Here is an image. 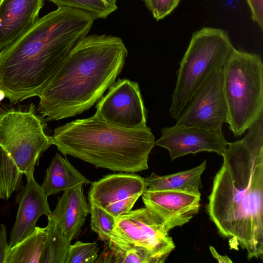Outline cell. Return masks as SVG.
Segmentation results:
<instances>
[{
    "instance_id": "52a82bcc",
    "label": "cell",
    "mask_w": 263,
    "mask_h": 263,
    "mask_svg": "<svg viewBox=\"0 0 263 263\" xmlns=\"http://www.w3.org/2000/svg\"><path fill=\"white\" fill-rule=\"evenodd\" d=\"M0 102V149L15 167L37 164L52 145L46 120L31 103Z\"/></svg>"
},
{
    "instance_id": "3957f363",
    "label": "cell",
    "mask_w": 263,
    "mask_h": 263,
    "mask_svg": "<svg viewBox=\"0 0 263 263\" xmlns=\"http://www.w3.org/2000/svg\"><path fill=\"white\" fill-rule=\"evenodd\" d=\"M127 55L120 37L105 34L83 37L39 95L37 112L46 121H52L88 110L116 82Z\"/></svg>"
},
{
    "instance_id": "7a4b0ae2",
    "label": "cell",
    "mask_w": 263,
    "mask_h": 263,
    "mask_svg": "<svg viewBox=\"0 0 263 263\" xmlns=\"http://www.w3.org/2000/svg\"><path fill=\"white\" fill-rule=\"evenodd\" d=\"M95 20L86 11L58 7L0 51V89L9 102L39 97Z\"/></svg>"
},
{
    "instance_id": "d4e9b609",
    "label": "cell",
    "mask_w": 263,
    "mask_h": 263,
    "mask_svg": "<svg viewBox=\"0 0 263 263\" xmlns=\"http://www.w3.org/2000/svg\"><path fill=\"white\" fill-rule=\"evenodd\" d=\"M181 0H149L147 9L157 21L171 13Z\"/></svg>"
},
{
    "instance_id": "8fae6325",
    "label": "cell",
    "mask_w": 263,
    "mask_h": 263,
    "mask_svg": "<svg viewBox=\"0 0 263 263\" xmlns=\"http://www.w3.org/2000/svg\"><path fill=\"white\" fill-rule=\"evenodd\" d=\"M161 136L155 144L168 150L172 160L201 152L222 155L229 142L222 130H214L175 124L161 130Z\"/></svg>"
},
{
    "instance_id": "cb8c5ba5",
    "label": "cell",
    "mask_w": 263,
    "mask_h": 263,
    "mask_svg": "<svg viewBox=\"0 0 263 263\" xmlns=\"http://www.w3.org/2000/svg\"><path fill=\"white\" fill-rule=\"evenodd\" d=\"M98 243L77 241L70 246L65 263H94L98 257Z\"/></svg>"
},
{
    "instance_id": "277c9868",
    "label": "cell",
    "mask_w": 263,
    "mask_h": 263,
    "mask_svg": "<svg viewBox=\"0 0 263 263\" xmlns=\"http://www.w3.org/2000/svg\"><path fill=\"white\" fill-rule=\"evenodd\" d=\"M155 136L147 126L128 129L107 123L96 113L71 121L54 130L52 144L97 167L134 173L148 168Z\"/></svg>"
},
{
    "instance_id": "4fadbf2b",
    "label": "cell",
    "mask_w": 263,
    "mask_h": 263,
    "mask_svg": "<svg viewBox=\"0 0 263 263\" xmlns=\"http://www.w3.org/2000/svg\"><path fill=\"white\" fill-rule=\"evenodd\" d=\"M27 182L17 199L18 208L9 240L10 248L30 234L39 218L51 213L48 196L34 179V174L26 176Z\"/></svg>"
},
{
    "instance_id": "e0dca14e",
    "label": "cell",
    "mask_w": 263,
    "mask_h": 263,
    "mask_svg": "<svg viewBox=\"0 0 263 263\" xmlns=\"http://www.w3.org/2000/svg\"><path fill=\"white\" fill-rule=\"evenodd\" d=\"M90 183L66 157L57 153L46 170L41 186L49 196Z\"/></svg>"
},
{
    "instance_id": "603a6c76",
    "label": "cell",
    "mask_w": 263,
    "mask_h": 263,
    "mask_svg": "<svg viewBox=\"0 0 263 263\" xmlns=\"http://www.w3.org/2000/svg\"><path fill=\"white\" fill-rule=\"evenodd\" d=\"M58 7L77 9L91 14L96 19H104L112 12L100 0H47Z\"/></svg>"
},
{
    "instance_id": "7402d4cb",
    "label": "cell",
    "mask_w": 263,
    "mask_h": 263,
    "mask_svg": "<svg viewBox=\"0 0 263 263\" xmlns=\"http://www.w3.org/2000/svg\"><path fill=\"white\" fill-rule=\"evenodd\" d=\"M89 205L91 229L105 243L111 238L116 218L96 204L89 203Z\"/></svg>"
},
{
    "instance_id": "44dd1931",
    "label": "cell",
    "mask_w": 263,
    "mask_h": 263,
    "mask_svg": "<svg viewBox=\"0 0 263 263\" xmlns=\"http://www.w3.org/2000/svg\"><path fill=\"white\" fill-rule=\"evenodd\" d=\"M97 262L154 263V261L143 251L135 248L120 249L105 244L103 251L96 261Z\"/></svg>"
},
{
    "instance_id": "9a60e30c",
    "label": "cell",
    "mask_w": 263,
    "mask_h": 263,
    "mask_svg": "<svg viewBox=\"0 0 263 263\" xmlns=\"http://www.w3.org/2000/svg\"><path fill=\"white\" fill-rule=\"evenodd\" d=\"M146 188L144 178L134 173L107 175L91 183L89 202L105 209L133 196H141Z\"/></svg>"
},
{
    "instance_id": "1f68e13d",
    "label": "cell",
    "mask_w": 263,
    "mask_h": 263,
    "mask_svg": "<svg viewBox=\"0 0 263 263\" xmlns=\"http://www.w3.org/2000/svg\"><path fill=\"white\" fill-rule=\"evenodd\" d=\"M142 1L144 2L146 6H147V5H148L149 0H142Z\"/></svg>"
},
{
    "instance_id": "484cf974",
    "label": "cell",
    "mask_w": 263,
    "mask_h": 263,
    "mask_svg": "<svg viewBox=\"0 0 263 263\" xmlns=\"http://www.w3.org/2000/svg\"><path fill=\"white\" fill-rule=\"evenodd\" d=\"M140 195H136L124 200L113 203L104 209L115 218L132 210Z\"/></svg>"
},
{
    "instance_id": "4dcf8cb0",
    "label": "cell",
    "mask_w": 263,
    "mask_h": 263,
    "mask_svg": "<svg viewBox=\"0 0 263 263\" xmlns=\"http://www.w3.org/2000/svg\"><path fill=\"white\" fill-rule=\"evenodd\" d=\"M5 98V95L3 91L0 89V102Z\"/></svg>"
},
{
    "instance_id": "9c48e42d",
    "label": "cell",
    "mask_w": 263,
    "mask_h": 263,
    "mask_svg": "<svg viewBox=\"0 0 263 263\" xmlns=\"http://www.w3.org/2000/svg\"><path fill=\"white\" fill-rule=\"evenodd\" d=\"M96 106V113L108 123L135 129L146 126V111L138 83L119 79Z\"/></svg>"
},
{
    "instance_id": "2e32d148",
    "label": "cell",
    "mask_w": 263,
    "mask_h": 263,
    "mask_svg": "<svg viewBox=\"0 0 263 263\" xmlns=\"http://www.w3.org/2000/svg\"><path fill=\"white\" fill-rule=\"evenodd\" d=\"M89 213V205L84 194L83 185H79L63 192L54 210L48 216L55 221L71 241L80 235Z\"/></svg>"
},
{
    "instance_id": "30bf717a",
    "label": "cell",
    "mask_w": 263,
    "mask_h": 263,
    "mask_svg": "<svg viewBox=\"0 0 263 263\" xmlns=\"http://www.w3.org/2000/svg\"><path fill=\"white\" fill-rule=\"evenodd\" d=\"M176 124L218 130L226 122L227 108L222 87V69L215 71L193 96Z\"/></svg>"
},
{
    "instance_id": "5b68a950",
    "label": "cell",
    "mask_w": 263,
    "mask_h": 263,
    "mask_svg": "<svg viewBox=\"0 0 263 263\" xmlns=\"http://www.w3.org/2000/svg\"><path fill=\"white\" fill-rule=\"evenodd\" d=\"M222 69L226 122L240 136L263 115L262 60L234 47Z\"/></svg>"
},
{
    "instance_id": "f546056e",
    "label": "cell",
    "mask_w": 263,
    "mask_h": 263,
    "mask_svg": "<svg viewBox=\"0 0 263 263\" xmlns=\"http://www.w3.org/2000/svg\"><path fill=\"white\" fill-rule=\"evenodd\" d=\"M112 12L115 11L117 9V0H100Z\"/></svg>"
},
{
    "instance_id": "ac0fdd59",
    "label": "cell",
    "mask_w": 263,
    "mask_h": 263,
    "mask_svg": "<svg viewBox=\"0 0 263 263\" xmlns=\"http://www.w3.org/2000/svg\"><path fill=\"white\" fill-rule=\"evenodd\" d=\"M206 161L186 171L175 174L158 176L155 173L144 178L146 187L155 190H168L199 193L201 175L205 169Z\"/></svg>"
},
{
    "instance_id": "d6a6232c",
    "label": "cell",
    "mask_w": 263,
    "mask_h": 263,
    "mask_svg": "<svg viewBox=\"0 0 263 263\" xmlns=\"http://www.w3.org/2000/svg\"><path fill=\"white\" fill-rule=\"evenodd\" d=\"M1 1V0H0Z\"/></svg>"
},
{
    "instance_id": "8992f818",
    "label": "cell",
    "mask_w": 263,
    "mask_h": 263,
    "mask_svg": "<svg viewBox=\"0 0 263 263\" xmlns=\"http://www.w3.org/2000/svg\"><path fill=\"white\" fill-rule=\"evenodd\" d=\"M233 48L223 29L206 27L193 33L177 71L169 109L173 118L179 117L211 74L222 68Z\"/></svg>"
},
{
    "instance_id": "f1b7e54d",
    "label": "cell",
    "mask_w": 263,
    "mask_h": 263,
    "mask_svg": "<svg viewBox=\"0 0 263 263\" xmlns=\"http://www.w3.org/2000/svg\"><path fill=\"white\" fill-rule=\"evenodd\" d=\"M210 250L211 251L212 255L217 259L218 262H228L232 263L233 261L227 255H221L219 254L216 249L212 246H210Z\"/></svg>"
},
{
    "instance_id": "4316f807",
    "label": "cell",
    "mask_w": 263,
    "mask_h": 263,
    "mask_svg": "<svg viewBox=\"0 0 263 263\" xmlns=\"http://www.w3.org/2000/svg\"><path fill=\"white\" fill-rule=\"evenodd\" d=\"M252 20L263 28V0H247Z\"/></svg>"
},
{
    "instance_id": "ba28073f",
    "label": "cell",
    "mask_w": 263,
    "mask_h": 263,
    "mask_svg": "<svg viewBox=\"0 0 263 263\" xmlns=\"http://www.w3.org/2000/svg\"><path fill=\"white\" fill-rule=\"evenodd\" d=\"M168 232L162 219L145 206L116 218L111 238L105 244L137 249L147 253L154 263H163L175 247Z\"/></svg>"
},
{
    "instance_id": "7c38bea8",
    "label": "cell",
    "mask_w": 263,
    "mask_h": 263,
    "mask_svg": "<svg viewBox=\"0 0 263 263\" xmlns=\"http://www.w3.org/2000/svg\"><path fill=\"white\" fill-rule=\"evenodd\" d=\"M141 196L145 206L158 216L170 231L187 223L198 213L201 194L146 187Z\"/></svg>"
},
{
    "instance_id": "83f0119b",
    "label": "cell",
    "mask_w": 263,
    "mask_h": 263,
    "mask_svg": "<svg viewBox=\"0 0 263 263\" xmlns=\"http://www.w3.org/2000/svg\"><path fill=\"white\" fill-rule=\"evenodd\" d=\"M10 249L7 240V229L4 224H0V263H5L7 253Z\"/></svg>"
},
{
    "instance_id": "d6986e66",
    "label": "cell",
    "mask_w": 263,
    "mask_h": 263,
    "mask_svg": "<svg viewBox=\"0 0 263 263\" xmlns=\"http://www.w3.org/2000/svg\"><path fill=\"white\" fill-rule=\"evenodd\" d=\"M48 232V224L36 226L30 234L10 248L5 263H41Z\"/></svg>"
},
{
    "instance_id": "5bb4252c",
    "label": "cell",
    "mask_w": 263,
    "mask_h": 263,
    "mask_svg": "<svg viewBox=\"0 0 263 263\" xmlns=\"http://www.w3.org/2000/svg\"><path fill=\"white\" fill-rule=\"evenodd\" d=\"M44 0L0 1V51L26 32L39 18Z\"/></svg>"
},
{
    "instance_id": "6da1fadb",
    "label": "cell",
    "mask_w": 263,
    "mask_h": 263,
    "mask_svg": "<svg viewBox=\"0 0 263 263\" xmlns=\"http://www.w3.org/2000/svg\"><path fill=\"white\" fill-rule=\"evenodd\" d=\"M206 209L219 234L249 259L263 258V115L241 139L228 143Z\"/></svg>"
},
{
    "instance_id": "ffe728a7",
    "label": "cell",
    "mask_w": 263,
    "mask_h": 263,
    "mask_svg": "<svg viewBox=\"0 0 263 263\" xmlns=\"http://www.w3.org/2000/svg\"><path fill=\"white\" fill-rule=\"evenodd\" d=\"M47 218L48 236L41 263H65L71 241L52 219Z\"/></svg>"
}]
</instances>
